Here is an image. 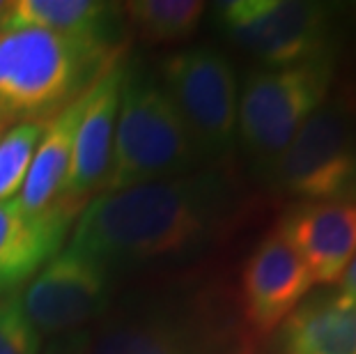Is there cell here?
Returning <instances> with one entry per match:
<instances>
[{"instance_id":"6da1fadb","label":"cell","mask_w":356,"mask_h":354,"mask_svg":"<svg viewBox=\"0 0 356 354\" xmlns=\"http://www.w3.org/2000/svg\"><path fill=\"white\" fill-rule=\"evenodd\" d=\"M228 207L216 172L104 191L83 207L72 248L104 267L181 258L209 242Z\"/></svg>"},{"instance_id":"7a4b0ae2","label":"cell","mask_w":356,"mask_h":354,"mask_svg":"<svg viewBox=\"0 0 356 354\" xmlns=\"http://www.w3.org/2000/svg\"><path fill=\"white\" fill-rule=\"evenodd\" d=\"M122 58L108 37L5 30L0 33V120L47 122Z\"/></svg>"},{"instance_id":"3957f363","label":"cell","mask_w":356,"mask_h":354,"mask_svg":"<svg viewBox=\"0 0 356 354\" xmlns=\"http://www.w3.org/2000/svg\"><path fill=\"white\" fill-rule=\"evenodd\" d=\"M198 161L184 120L165 88L143 67L127 63L111 170L102 193L188 175Z\"/></svg>"},{"instance_id":"277c9868","label":"cell","mask_w":356,"mask_h":354,"mask_svg":"<svg viewBox=\"0 0 356 354\" xmlns=\"http://www.w3.org/2000/svg\"><path fill=\"white\" fill-rule=\"evenodd\" d=\"M333 72L331 54L246 77L237 106V138L260 175H269L306 120L329 99Z\"/></svg>"},{"instance_id":"5b68a950","label":"cell","mask_w":356,"mask_h":354,"mask_svg":"<svg viewBox=\"0 0 356 354\" xmlns=\"http://www.w3.org/2000/svg\"><path fill=\"white\" fill-rule=\"evenodd\" d=\"M276 191L299 202L356 200V102L329 97L269 170Z\"/></svg>"},{"instance_id":"8992f818","label":"cell","mask_w":356,"mask_h":354,"mask_svg":"<svg viewBox=\"0 0 356 354\" xmlns=\"http://www.w3.org/2000/svg\"><path fill=\"white\" fill-rule=\"evenodd\" d=\"M161 74L198 159H228L237 143L239 106L237 74L228 56L214 47H191L165 60Z\"/></svg>"},{"instance_id":"52a82bcc","label":"cell","mask_w":356,"mask_h":354,"mask_svg":"<svg viewBox=\"0 0 356 354\" xmlns=\"http://www.w3.org/2000/svg\"><path fill=\"white\" fill-rule=\"evenodd\" d=\"M221 33L269 67L331 56L333 12L308 0H228L216 5Z\"/></svg>"},{"instance_id":"ba28073f","label":"cell","mask_w":356,"mask_h":354,"mask_svg":"<svg viewBox=\"0 0 356 354\" xmlns=\"http://www.w3.org/2000/svg\"><path fill=\"white\" fill-rule=\"evenodd\" d=\"M19 297L42 336L74 334L108 308V267L67 246L30 278Z\"/></svg>"},{"instance_id":"9c48e42d","label":"cell","mask_w":356,"mask_h":354,"mask_svg":"<svg viewBox=\"0 0 356 354\" xmlns=\"http://www.w3.org/2000/svg\"><path fill=\"white\" fill-rule=\"evenodd\" d=\"M315 285L304 258L278 228L248 255L241 272L244 313L253 329L269 334L294 313Z\"/></svg>"},{"instance_id":"30bf717a","label":"cell","mask_w":356,"mask_h":354,"mask_svg":"<svg viewBox=\"0 0 356 354\" xmlns=\"http://www.w3.org/2000/svg\"><path fill=\"white\" fill-rule=\"evenodd\" d=\"M124 67L127 60H118L86 92V111L74 143L72 170L60 200V205L74 214L88 205L90 195L102 193L108 177Z\"/></svg>"},{"instance_id":"8fae6325","label":"cell","mask_w":356,"mask_h":354,"mask_svg":"<svg viewBox=\"0 0 356 354\" xmlns=\"http://www.w3.org/2000/svg\"><path fill=\"white\" fill-rule=\"evenodd\" d=\"M278 230L304 258L315 283H336L356 255V200L297 202Z\"/></svg>"},{"instance_id":"7c38bea8","label":"cell","mask_w":356,"mask_h":354,"mask_svg":"<svg viewBox=\"0 0 356 354\" xmlns=\"http://www.w3.org/2000/svg\"><path fill=\"white\" fill-rule=\"evenodd\" d=\"M72 218L65 207L30 214L17 198L0 202V295L19 290L60 253Z\"/></svg>"},{"instance_id":"4fadbf2b","label":"cell","mask_w":356,"mask_h":354,"mask_svg":"<svg viewBox=\"0 0 356 354\" xmlns=\"http://www.w3.org/2000/svg\"><path fill=\"white\" fill-rule=\"evenodd\" d=\"M280 354H356V299L327 292L294 308L278 327Z\"/></svg>"},{"instance_id":"5bb4252c","label":"cell","mask_w":356,"mask_h":354,"mask_svg":"<svg viewBox=\"0 0 356 354\" xmlns=\"http://www.w3.org/2000/svg\"><path fill=\"white\" fill-rule=\"evenodd\" d=\"M88 92V90H86ZM86 92L76 102H72L65 111L47 122L44 136L35 150L24 189L19 193V205L30 214L49 212L53 207H63V191L72 170L74 143L86 111Z\"/></svg>"},{"instance_id":"9a60e30c","label":"cell","mask_w":356,"mask_h":354,"mask_svg":"<svg viewBox=\"0 0 356 354\" xmlns=\"http://www.w3.org/2000/svg\"><path fill=\"white\" fill-rule=\"evenodd\" d=\"M88 354H200L191 334L163 313H131L90 336Z\"/></svg>"},{"instance_id":"2e32d148","label":"cell","mask_w":356,"mask_h":354,"mask_svg":"<svg viewBox=\"0 0 356 354\" xmlns=\"http://www.w3.org/2000/svg\"><path fill=\"white\" fill-rule=\"evenodd\" d=\"M115 5L99 0H17L7 7L0 33L5 30H49L65 35L108 37L115 24Z\"/></svg>"},{"instance_id":"e0dca14e","label":"cell","mask_w":356,"mask_h":354,"mask_svg":"<svg viewBox=\"0 0 356 354\" xmlns=\"http://www.w3.org/2000/svg\"><path fill=\"white\" fill-rule=\"evenodd\" d=\"M131 28L145 42L172 44L188 40L200 26L204 3L198 0H134L124 5Z\"/></svg>"},{"instance_id":"ac0fdd59","label":"cell","mask_w":356,"mask_h":354,"mask_svg":"<svg viewBox=\"0 0 356 354\" xmlns=\"http://www.w3.org/2000/svg\"><path fill=\"white\" fill-rule=\"evenodd\" d=\"M47 122H19L0 136V202L19 198Z\"/></svg>"},{"instance_id":"d6986e66","label":"cell","mask_w":356,"mask_h":354,"mask_svg":"<svg viewBox=\"0 0 356 354\" xmlns=\"http://www.w3.org/2000/svg\"><path fill=\"white\" fill-rule=\"evenodd\" d=\"M42 338L28 320L19 295L0 299V354H40Z\"/></svg>"},{"instance_id":"ffe728a7","label":"cell","mask_w":356,"mask_h":354,"mask_svg":"<svg viewBox=\"0 0 356 354\" xmlns=\"http://www.w3.org/2000/svg\"><path fill=\"white\" fill-rule=\"evenodd\" d=\"M88 345H90L88 331H74V334L53 336V341L44 345L40 354H88Z\"/></svg>"},{"instance_id":"44dd1931","label":"cell","mask_w":356,"mask_h":354,"mask_svg":"<svg viewBox=\"0 0 356 354\" xmlns=\"http://www.w3.org/2000/svg\"><path fill=\"white\" fill-rule=\"evenodd\" d=\"M340 292L350 295L352 299H356V255L350 260V265L340 276Z\"/></svg>"},{"instance_id":"7402d4cb","label":"cell","mask_w":356,"mask_h":354,"mask_svg":"<svg viewBox=\"0 0 356 354\" xmlns=\"http://www.w3.org/2000/svg\"><path fill=\"white\" fill-rule=\"evenodd\" d=\"M7 7H10V3H0V21H3L5 12H7Z\"/></svg>"}]
</instances>
